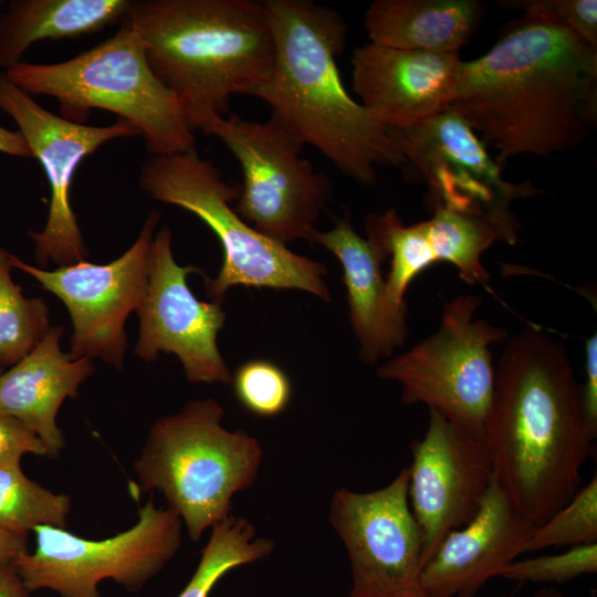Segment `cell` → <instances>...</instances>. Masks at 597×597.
I'll return each mask as SVG.
<instances>
[{
    "label": "cell",
    "instance_id": "1",
    "mask_svg": "<svg viewBox=\"0 0 597 597\" xmlns=\"http://www.w3.org/2000/svg\"><path fill=\"white\" fill-rule=\"evenodd\" d=\"M449 111L496 150L549 157L597 125V49L561 24L523 17L484 55L461 62Z\"/></svg>",
    "mask_w": 597,
    "mask_h": 597
},
{
    "label": "cell",
    "instance_id": "2",
    "mask_svg": "<svg viewBox=\"0 0 597 597\" xmlns=\"http://www.w3.org/2000/svg\"><path fill=\"white\" fill-rule=\"evenodd\" d=\"M484 440L498 483L534 527L577 492L594 441L580 386L565 347L535 325L502 352Z\"/></svg>",
    "mask_w": 597,
    "mask_h": 597
},
{
    "label": "cell",
    "instance_id": "3",
    "mask_svg": "<svg viewBox=\"0 0 597 597\" xmlns=\"http://www.w3.org/2000/svg\"><path fill=\"white\" fill-rule=\"evenodd\" d=\"M275 40L272 73L252 96L302 145L320 150L342 174L371 186L376 167H404L391 137L346 91L336 63L346 45L342 15L310 0L265 1Z\"/></svg>",
    "mask_w": 597,
    "mask_h": 597
},
{
    "label": "cell",
    "instance_id": "4",
    "mask_svg": "<svg viewBox=\"0 0 597 597\" xmlns=\"http://www.w3.org/2000/svg\"><path fill=\"white\" fill-rule=\"evenodd\" d=\"M122 24L140 38L146 60L177 98L192 130L208 133L232 95L270 77L275 40L265 2L134 0Z\"/></svg>",
    "mask_w": 597,
    "mask_h": 597
},
{
    "label": "cell",
    "instance_id": "5",
    "mask_svg": "<svg viewBox=\"0 0 597 597\" xmlns=\"http://www.w3.org/2000/svg\"><path fill=\"white\" fill-rule=\"evenodd\" d=\"M223 415L213 399L188 402L153 425L135 463L140 488L165 496L192 541L230 514L232 498L254 483L262 461L259 441L226 429Z\"/></svg>",
    "mask_w": 597,
    "mask_h": 597
},
{
    "label": "cell",
    "instance_id": "6",
    "mask_svg": "<svg viewBox=\"0 0 597 597\" xmlns=\"http://www.w3.org/2000/svg\"><path fill=\"white\" fill-rule=\"evenodd\" d=\"M4 73L30 95L56 98L66 119L81 123L92 108L115 113L139 130L150 155L196 148L177 98L154 74L140 38L127 24L67 61L20 62Z\"/></svg>",
    "mask_w": 597,
    "mask_h": 597
},
{
    "label": "cell",
    "instance_id": "7",
    "mask_svg": "<svg viewBox=\"0 0 597 597\" xmlns=\"http://www.w3.org/2000/svg\"><path fill=\"white\" fill-rule=\"evenodd\" d=\"M140 188L153 199L177 206L202 220L223 249L218 275L206 280L212 301L221 302L235 285L301 290L331 300L326 268L298 255L245 222L231 207L240 185L224 182L219 169L196 148L169 155H149L140 170Z\"/></svg>",
    "mask_w": 597,
    "mask_h": 597
},
{
    "label": "cell",
    "instance_id": "8",
    "mask_svg": "<svg viewBox=\"0 0 597 597\" xmlns=\"http://www.w3.org/2000/svg\"><path fill=\"white\" fill-rule=\"evenodd\" d=\"M480 304L475 294L444 303L439 328L376 373L401 385L404 405L425 404L452 425L484 438L495 378L490 347L506 338L507 331L474 318Z\"/></svg>",
    "mask_w": 597,
    "mask_h": 597
},
{
    "label": "cell",
    "instance_id": "9",
    "mask_svg": "<svg viewBox=\"0 0 597 597\" xmlns=\"http://www.w3.org/2000/svg\"><path fill=\"white\" fill-rule=\"evenodd\" d=\"M181 520L150 499L128 530L101 541L62 527L38 526L35 547L13 568L29 591L51 589L61 597H101L98 584L113 579L130 591L140 589L176 554Z\"/></svg>",
    "mask_w": 597,
    "mask_h": 597
},
{
    "label": "cell",
    "instance_id": "10",
    "mask_svg": "<svg viewBox=\"0 0 597 597\" xmlns=\"http://www.w3.org/2000/svg\"><path fill=\"white\" fill-rule=\"evenodd\" d=\"M207 134L217 136L241 166L239 216L281 244L310 242L331 187L327 176L301 156L304 145L271 119L251 122L234 113Z\"/></svg>",
    "mask_w": 597,
    "mask_h": 597
},
{
    "label": "cell",
    "instance_id": "11",
    "mask_svg": "<svg viewBox=\"0 0 597 597\" xmlns=\"http://www.w3.org/2000/svg\"><path fill=\"white\" fill-rule=\"evenodd\" d=\"M159 217L151 211L132 247L107 264L84 260L46 271L10 253L12 268L34 277L64 303L73 324L70 354L74 358H98L122 369L127 348L125 323L147 290Z\"/></svg>",
    "mask_w": 597,
    "mask_h": 597
},
{
    "label": "cell",
    "instance_id": "12",
    "mask_svg": "<svg viewBox=\"0 0 597 597\" xmlns=\"http://www.w3.org/2000/svg\"><path fill=\"white\" fill-rule=\"evenodd\" d=\"M389 133L405 158L404 168L427 184L433 209L480 216L519 229L511 203L541 192L531 181L503 179L502 167L480 137L449 109Z\"/></svg>",
    "mask_w": 597,
    "mask_h": 597
},
{
    "label": "cell",
    "instance_id": "13",
    "mask_svg": "<svg viewBox=\"0 0 597 597\" xmlns=\"http://www.w3.org/2000/svg\"><path fill=\"white\" fill-rule=\"evenodd\" d=\"M409 468L385 488L332 498L329 523L343 541L352 569L349 597H408L421 591L422 537L412 514Z\"/></svg>",
    "mask_w": 597,
    "mask_h": 597
},
{
    "label": "cell",
    "instance_id": "14",
    "mask_svg": "<svg viewBox=\"0 0 597 597\" xmlns=\"http://www.w3.org/2000/svg\"><path fill=\"white\" fill-rule=\"evenodd\" d=\"M0 109L18 125L32 157L44 169L51 198L42 231H29L40 266H59L84 261L87 250L70 202L71 185L81 161L104 143L140 136L128 122L118 118L108 126H88L60 117L39 105L0 71Z\"/></svg>",
    "mask_w": 597,
    "mask_h": 597
},
{
    "label": "cell",
    "instance_id": "15",
    "mask_svg": "<svg viewBox=\"0 0 597 597\" xmlns=\"http://www.w3.org/2000/svg\"><path fill=\"white\" fill-rule=\"evenodd\" d=\"M172 235L163 227L154 237L149 281L138 308L139 337L135 355L154 362L160 352L175 354L188 381L231 384L232 374L217 345L226 321L221 302L198 300L187 284L193 265H179L172 254Z\"/></svg>",
    "mask_w": 597,
    "mask_h": 597
},
{
    "label": "cell",
    "instance_id": "16",
    "mask_svg": "<svg viewBox=\"0 0 597 597\" xmlns=\"http://www.w3.org/2000/svg\"><path fill=\"white\" fill-rule=\"evenodd\" d=\"M410 449L408 495L421 532L423 566L449 532L475 515L494 473L484 438L433 409L425 436Z\"/></svg>",
    "mask_w": 597,
    "mask_h": 597
},
{
    "label": "cell",
    "instance_id": "17",
    "mask_svg": "<svg viewBox=\"0 0 597 597\" xmlns=\"http://www.w3.org/2000/svg\"><path fill=\"white\" fill-rule=\"evenodd\" d=\"M461 62L457 53L368 43L353 52V90L381 125L405 129L449 108Z\"/></svg>",
    "mask_w": 597,
    "mask_h": 597
},
{
    "label": "cell",
    "instance_id": "18",
    "mask_svg": "<svg viewBox=\"0 0 597 597\" xmlns=\"http://www.w3.org/2000/svg\"><path fill=\"white\" fill-rule=\"evenodd\" d=\"M534 528L493 475L475 515L449 532L422 566L421 591L430 597H473L524 553Z\"/></svg>",
    "mask_w": 597,
    "mask_h": 597
},
{
    "label": "cell",
    "instance_id": "19",
    "mask_svg": "<svg viewBox=\"0 0 597 597\" xmlns=\"http://www.w3.org/2000/svg\"><path fill=\"white\" fill-rule=\"evenodd\" d=\"M310 242L331 251L343 268L359 359L376 364L389 357L407 337L408 312L406 304L398 305L389 298L381 271L386 259L347 220L325 232L315 230Z\"/></svg>",
    "mask_w": 597,
    "mask_h": 597
},
{
    "label": "cell",
    "instance_id": "20",
    "mask_svg": "<svg viewBox=\"0 0 597 597\" xmlns=\"http://www.w3.org/2000/svg\"><path fill=\"white\" fill-rule=\"evenodd\" d=\"M62 326H53L38 346L0 375V409L21 421L56 457L65 446L56 423L66 398H75L94 371L92 359L61 348Z\"/></svg>",
    "mask_w": 597,
    "mask_h": 597
},
{
    "label": "cell",
    "instance_id": "21",
    "mask_svg": "<svg viewBox=\"0 0 597 597\" xmlns=\"http://www.w3.org/2000/svg\"><path fill=\"white\" fill-rule=\"evenodd\" d=\"M482 13L475 0H375L365 13V28L374 44L458 54Z\"/></svg>",
    "mask_w": 597,
    "mask_h": 597
},
{
    "label": "cell",
    "instance_id": "22",
    "mask_svg": "<svg viewBox=\"0 0 597 597\" xmlns=\"http://www.w3.org/2000/svg\"><path fill=\"white\" fill-rule=\"evenodd\" d=\"M130 0H13L0 14V71L35 42L90 34L123 22Z\"/></svg>",
    "mask_w": 597,
    "mask_h": 597
},
{
    "label": "cell",
    "instance_id": "23",
    "mask_svg": "<svg viewBox=\"0 0 597 597\" xmlns=\"http://www.w3.org/2000/svg\"><path fill=\"white\" fill-rule=\"evenodd\" d=\"M433 263L453 264L468 284H488L481 263L483 252L496 241L514 244L519 229L480 216L434 208L430 219L418 222Z\"/></svg>",
    "mask_w": 597,
    "mask_h": 597
},
{
    "label": "cell",
    "instance_id": "24",
    "mask_svg": "<svg viewBox=\"0 0 597 597\" xmlns=\"http://www.w3.org/2000/svg\"><path fill=\"white\" fill-rule=\"evenodd\" d=\"M273 549V541L259 536L250 521L229 514L211 527L197 569L178 597H208L228 572L262 559Z\"/></svg>",
    "mask_w": 597,
    "mask_h": 597
},
{
    "label": "cell",
    "instance_id": "25",
    "mask_svg": "<svg viewBox=\"0 0 597 597\" xmlns=\"http://www.w3.org/2000/svg\"><path fill=\"white\" fill-rule=\"evenodd\" d=\"M71 500L30 480L21 458L0 461V528L27 536L38 526L65 528Z\"/></svg>",
    "mask_w": 597,
    "mask_h": 597
},
{
    "label": "cell",
    "instance_id": "26",
    "mask_svg": "<svg viewBox=\"0 0 597 597\" xmlns=\"http://www.w3.org/2000/svg\"><path fill=\"white\" fill-rule=\"evenodd\" d=\"M10 253L0 248V367H11L46 336L49 307L41 297L28 298L11 279Z\"/></svg>",
    "mask_w": 597,
    "mask_h": 597
},
{
    "label": "cell",
    "instance_id": "27",
    "mask_svg": "<svg viewBox=\"0 0 597 597\" xmlns=\"http://www.w3.org/2000/svg\"><path fill=\"white\" fill-rule=\"evenodd\" d=\"M593 543H597L596 475L578 489L563 507L533 530L524 553Z\"/></svg>",
    "mask_w": 597,
    "mask_h": 597
},
{
    "label": "cell",
    "instance_id": "28",
    "mask_svg": "<svg viewBox=\"0 0 597 597\" xmlns=\"http://www.w3.org/2000/svg\"><path fill=\"white\" fill-rule=\"evenodd\" d=\"M239 402L260 417H274L287 407L292 386L287 375L275 364L264 359L243 363L232 376Z\"/></svg>",
    "mask_w": 597,
    "mask_h": 597
},
{
    "label": "cell",
    "instance_id": "29",
    "mask_svg": "<svg viewBox=\"0 0 597 597\" xmlns=\"http://www.w3.org/2000/svg\"><path fill=\"white\" fill-rule=\"evenodd\" d=\"M597 572V543L569 547L556 555L514 561L499 576L520 583L564 584Z\"/></svg>",
    "mask_w": 597,
    "mask_h": 597
},
{
    "label": "cell",
    "instance_id": "30",
    "mask_svg": "<svg viewBox=\"0 0 597 597\" xmlns=\"http://www.w3.org/2000/svg\"><path fill=\"white\" fill-rule=\"evenodd\" d=\"M501 6L523 9L525 18L542 19L568 28L597 49L596 0H520Z\"/></svg>",
    "mask_w": 597,
    "mask_h": 597
},
{
    "label": "cell",
    "instance_id": "31",
    "mask_svg": "<svg viewBox=\"0 0 597 597\" xmlns=\"http://www.w3.org/2000/svg\"><path fill=\"white\" fill-rule=\"evenodd\" d=\"M24 454L48 455V451L28 427L0 409V461Z\"/></svg>",
    "mask_w": 597,
    "mask_h": 597
},
{
    "label": "cell",
    "instance_id": "32",
    "mask_svg": "<svg viewBox=\"0 0 597 597\" xmlns=\"http://www.w3.org/2000/svg\"><path fill=\"white\" fill-rule=\"evenodd\" d=\"M586 379L580 387L582 412L593 440L597 437V334L585 342Z\"/></svg>",
    "mask_w": 597,
    "mask_h": 597
},
{
    "label": "cell",
    "instance_id": "33",
    "mask_svg": "<svg viewBox=\"0 0 597 597\" xmlns=\"http://www.w3.org/2000/svg\"><path fill=\"white\" fill-rule=\"evenodd\" d=\"M25 553H28L27 536L0 528V568L12 566Z\"/></svg>",
    "mask_w": 597,
    "mask_h": 597
},
{
    "label": "cell",
    "instance_id": "34",
    "mask_svg": "<svg viewBox=\"0 0 597 597\" xmlns=\"http://www.w3.org/2000/svg\"><path fill=\"white\" fill-rule=\"evenodd\" d=\"M0 153L15 157H32V154L19 130L0 126Z\"/></svg>",
    "mask_w": 597,
    "mask_h": 597
},
{
    "label": "cell",
    "instance_id": "35",
    "mask_svg": "<svg viewBox=\"0 0 597 597\" xmlns=\"http://www.w3.org/2000/svg\"><path fill=\"white\" fill-rule=\"evenodd\" d=\"M13 566L0 568V597H30Z\"/></svg>",
    "mask_w": 597,
    "mask_h": 597
},
{
    "label": "cell",
    "instance_id": "36",
    "mask_svg": "<svg viewBox=\"0 0 597 597\" xmlns=\"http://www.w3.org/2000/svg\"><path fill=\"white\" fill-rule=\"evenodd\" d=\"M408 597H430V596H427L422 591H419ZM533 597H563V596L553 588H543L538 590Z\"/></svg>",
    "mask_w": 597,
    "mask_h": 597
},
{
    "label": "cell",
    "instance_id": "37",
    "mask_svg": "<svg viewBox=\"0 0 597 597\" xmlns=\"http://www.w3.org/2000/svg\"><path fill=\"white\" fill-rule=\"evenodd\" d=\"M3 370H4V369H2V368L0 367V375L2 374Z\"/></svg>",
    "mask_w": 597,
    "mask_h": 597
}]
</instances>
